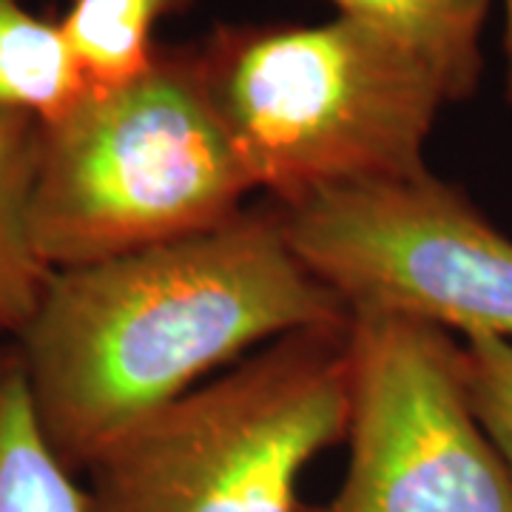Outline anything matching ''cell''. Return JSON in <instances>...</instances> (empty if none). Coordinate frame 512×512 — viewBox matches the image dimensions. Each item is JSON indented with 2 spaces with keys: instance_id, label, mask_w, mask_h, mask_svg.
I'll list each match as a JSON object with an SVG mask.
<instances>
[{
  "instance_id": "1",
  "label": "cell",
  "mask_w": 512,
  "mask_h": 512,
  "mask_svg": "<svg viewBox=\"0 0 512 512\" xmlns=\"http://www.w3.org/2000/svg\"><path fill=\"white\" fill-rule=\"evenodd\" d=\"M350 319L271 202L194 237L57 268L15 348L46 439L80 473L214 367Z\"/></svg>"
},
{
  "instance_id": "2",
  "label": "cell",
  "mask_w": 512,
  "mask_h": 512,
  "mask_svg": "<svg viewBox=\"0 0 512 512\" xmlns=\"http://www.w3.org/2000/svg\"><path fill=\"white\" fill-rule=\"evenodd\" d=\"M200 80L254 188L274 205L427 174L447 97L402 43L362 20L217 26Z\"/></svg>"
},
{
  "instance_id": "3",
  "label": "cell",
  "mask_w": 512,
  "mask_h": 512,
  "mask_svg": "<svg viewBox=\"0 0 512 512\" xmlns=\"http://www.w3.org/2000/svg\"><path fill=\"white\" fill-rule=\"evenodd\" d=\"M251 191L194 46L157 43L146 72L40 123L32 231L55 271L77 268L211 231Z\"/></svg>"
},
{
  "instance_id": "4",
  "label": "cell",
  "mask_w": 512,
  "mask_h": 512,
  "mask_svg": "<svg viewBox=\"0 0 512 512\" xmlns=\"http://www.w3.org/2000/svg\"><path fill=\"white\" fill-rule=\"evenodd\" d=\"M350 322L282 336L140 421L86 470L89 512L305 510L302 470L348 439Z\"/></svg>"
},
{
  "instance_id": "5",
  "label": "cell",
  "mask_w": 512,
  "mask_h": 512,
  "mask_svg": "<svg viewBox=\"0 0 512 512\" xmlns=\"http://www.w3.org/2000/svg\"><path fill=\"white\" fill-rule=\"evenodd\" d=\"M276 208L293 251L353 316L512 342V239L433 171Z\"/></svg>"
},
{
  "instance_id": "6",
  "label": "cell",
  "mask_w": 512,
  "mask_h": 512,
  "mask_svg": "<svg viewBox=\"0 0 512 512\" xmlns=\"http://www.w3.org/2000/svg\"><path fill=\"white\" fill-rule=\"evenodd\" d=\"M350 353L348 476L333 501L302 512H512V478L473 416L447 330L356 313Z\"/></svg>"
},
{
  "instance_id": "7",
  "label": "cell",
  "mask_w": 512,
  "mask_h": 512,
  "mask_svg": "<svg viewBox=\"0 0 512 512\" xmlns=\"http://www.w3.org/2000/svg\"><path fill=\"white\" fill-rule=\"evenodd\" d=\"M339 15L379 29L439 80L447 103L470 100L481 86V35L493 0H330Z\"/></svg>"
},
{
  "instance_id": "8",
  "label": "cell",
  "mask_w": 512,
  "mask_h": 512,
  "mask_svg": "<svg viewBox=\"0 0 512 512\" xmlns=\"http://www.w3.org/2000/svg\"><path fill=\"white\" fill-rule=\"evenodd\" d=\"M40 120L0 109V336L18 339L32 322L55 268L40 256L32 231Z\"/></svg>"
},
{
  "instance_id": "9",
  "label": "cell",
  "mask_w": 512,
  "mask_h": 512,
  "mask_svg": "<svg viewBox=\"0 0 512 512\" xmlns=\"http://www.w3.org/2000/svg\"><path fill=\"white\" fill-rule=\"evenodd\" d=\"M0 512H89V493L49 444L18 348L0 345Z\"/></svg>"
},
{
  "instance_id": "10",
  "label": "cell",
  "mask_w": 512,
  "mask_h": 512,
  "mask_svg": "<svg viewBox=\"0 0 512 512\" xmlns=\"http://www.w3.org/2000/svg\"><path fill=\"white\" fill-rule=\"evenodd\" d=\"M86 92V80L57 20L26 0H0V109L52 123Z\"/></svg>"
},
{
  "instance_id": "11",
  "label": "cell",
  "mask_w": 512,
  "mask_h": 512,
  "mask_svg": "<svg viewBox=\"0 0 512 512\" xmlns=\"http://www.w3.org/2000/svg\"><path fill=\"white\" fill-rule=\"evenodd\" d=\"M194 0H69L57 20L86 89H111L154 60V26L188 9Z\"/></svg>"
},
{
  "instance_id": "12",
  "label": "cell",
  "mask_w": 512,
  "mask_h": 512,
  "mask_svg": "<svg viewBox=\"0 0 512 512\" xmlns=\"http://www.w3.org/2000/svg\"><path fill=\"white\" fill-rule=\"evenodd\" d=\"M461 353L473 416L512 478V342L467 336Z\"/></svg>"
},
{
  "instance_id": "13",
  "label": "cell",
  "mask_w": 512,
  "mask_h": 512,
  "mask_svg": "<svg viewBox=\"0 0 512 512\" xmlns=\"http://www.w3.org/2000/svg\"><path fill=\"white\" fill-rule=\"evenodd\" d=\"M504 57H507V80H504V94L512 106V0H504Z\"/></svg>"
}]
</instances>
